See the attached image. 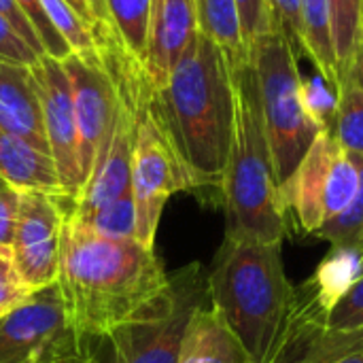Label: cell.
Segmentation results:
<instances>
[{"mask_svg": "<svg viewBox=\"0 0 363 363\" xmlns=\"http://www.w3.org/2000/svg\"><path fill=\"white\" fill-rule=\"evenodd\" d=\"M177 363H253L211 302L191 315Z\"/></svg>", "mask_w": 363, "mask_h": 363, "instance_id": "obj_16", "label": "cell"}, {"mask_svg": "<svg viewBox=\"0 0 363 363\" xmlns=\"http://www.w3.org/2000/svg\"><path fill=\"white\" fill-rule=\"evenodd\" d=\"M272 11L274 30L281 32L287 43L296 49H302V17L300 0H268Z\"/></svg>", "mask_w": 363, "mask_h": 363, "instance_id": "obj_31", "label": "cell"}, {"mask_svg": "<svg viewBox=\"0 0 363 363\" xmlns=\"http://www.w3.org/2000/svg\"><path fill=\"white\" fill-rule=\"evenodd\" d=\"M357 187L359 168L355 160L332 132H319L281 194L291 221L313 236L351 204Z\"/></svg>", "mask_w": 363, "mask_h": 363, "instance_id": "obj_8", "label": "cell"}, {"mask_svg": "<svg viewBox=\"0 0 363 363\" xmlns=\"http://www.w3.org/2000/svg\"><path fill=\"white\" fill-rule=\"evenodd\" d=\"M40 6L55 28V32L66 40L72 53H94L91 26L66 2V0H40Z\"/></svg>", "mask_w": 363, "mask_h": 363, "instance_id": "obj_24", "label": "cell"}, {"mask_svg": "<svg viewBox=\"0 0 363 363\" xmlns=\"http://www.w3.org/2000/svg\"><path fill=\"white\" fill-rule=\"evenodd\" d=\"M336 91L338 108L332 134L349 155L363 157V89L349 77H342Z\"/></svg>", "mask_w": 363, "mask_h": 363, "instance_id": "obj_20", "label": "cell"}, {"mask_svg": "<svg viewBox=\"0 0 363 363\" xmlns=\"http://www.w3.org/2000/svg\"><path fill=\"white\" fill-rule=\"evenodd\" d=\"M328 325L334 330L363 328V272L328 308Z\"/></svg>", "mask_w": 363, "mask_h": 363, "instance_id": "obj_27", "label": "cell"}, {"mask_svg": "<svg viewBox=\"0 0 363 363\" xmlns=\"http://www.w3.org/2000/svg\"><path fill=\"white\" fill-rule=\"evenodd\" d=\"M300 94H302V104L311 119L323 130L332 132L334 119H336V108H338V91L332 83H328L319 72L313 77H302L300 81Z\"/></svg>", "mask_w": 363, "mask_h": 363, "instance_id": "obj_26", "label": "cell"}, {"mask_svg": "<svg viewBox=\"0 0 363 363\" xmlns=\"http://www.w3.org/2000/svg\"><path fill=\"white\" fill-rule=\"evenodd\" d=\"M32 296V289L23 283L11 247L0 245V317L19 306Z\"/></svg>", "mask_w": 363, "mask_h": 363, "instance_id": "obj_29", "label": "cell"}, {"mask_svg": "<svg viewBox=\"0 0 363 363\" xmlns=\"http://www.w3.org/2000/svg\"><path fill=\"white\" fill-rule=\"evenodd\" d=\"M0 179L15 189H34L64 196L49 153L0 128Z\"/></svg>", "mask_w": 363, "mask_h": 363, "instance_id": "obj_17", "label": "cell"}, {"mask_svg": "<svg viewBox=\"0 0 363 363\" xmlns=\"http://www.w3.org/2000/svg\"><path fill=\"white\" fill-rule=\"evenodd\" d=\"M0 57L17 64L32 66L40 55L13 30V26L0 15Z\"/></svg>", "mask_w": 363, "mask_h": 363, "instance_id": "obj_32", "label": "cell"}, {"mask_svg": "<svg viewBox=\"0 0 363 363\" xmlns=\"http://www.w3.org/2000/svg\"><path fill=\"white\" fill-rule=\"evenodd\" d=\"M89 26H94L96 23V19H94V15H91V9H89V4H87V0H66Z\"/></svg>", "mask_w": 363, "mask_h": 363, "instance_id": "obj_37", "label": "cell"}, {"mask_svg": "<svg viewBox=\"0 0 363 363\" xmlns=\"http://www.w3.org/2000/svg\"><path fill=\"white\" fill-rule=\"evenodd\" d=\"M362 272H363V257H362Z\"/></svg>", "mask_w": 363, "mask_h": 363, "instance_id": "obj_40", "label": "cell"}, {"mask_svg": "<svg viewBox=\"0 0 363 363\" xmlns=\"http://www.w3.org/2000/svg\"><path fill=\"white\" fill-rule=\"evenodd\" d=\"M328 308L313 281L296 287L285 334L270 363H363V328H330Z\"/></svg>", "mask_w": 363, "mask_h": 363, "instance_id": "obj_10", "label": "cell"}, {"mask_svg": "<svg viewBox=\"0 0 363 363\" xmlns=\"http://www.w3.org/2000/svg\"><path fill=\"white\" fill-rule=\"evenodd\" d=\"M89 9H91V15L96 21H108V15H106V6H104V0H87Z\"/></svg>", "mask_w": 363, "mask_h": 363, "instance_id": "obj_38", "label": "cell"}, {"mask_svg": "<svg viewBox=\"0 0 363 363\" xmlns=\"http://www.w3.org/2000/svg\"><path fill=\"white\" fill-rule=\"evenodd\" d=\"M30 68L43 106L49 155L53 160L62 191L72 202L83 189V179L79 166V138L70 81L62 60L51 55H40Z\"/></svg>", "mask_w": 363, "mask_h": 363, "instance_id": "obj_12", "label": "cell"}, {"mask_svg": "<svg viewBox=\"0 0 363 363\" xmlns=\"http://www.w3.org/2000/svg\"><path fill=\"white\" fill-rule=\"evenodd\" d=\"M68 330L83 342L108 336L140 315L168 285L155 249L98 236L64 211L55 279Z\"/></svg>", "mask_w": 363, "mask_h": 363, "instance_id": "obj_1", "label": "cell"}, {"mask_svg": "<svg viewBox=\"0 0 363 363\" xmlns=\"http://www.w3.org/2000/svg\"><path fill=\"white\" fill-rule=\"evenodd\" d=\"M72 89V106L79 138V166L83 185L87 183L98 149L108 132L115 87L98 53H70L62 60Z\"/></svg>", "mask_w": 363, "mask_h": 363, "instance_id": "obj_13", "label": "cell"}, {"mask_svg": "<svg viewBox=\"0 0 363 363\" xmlns=\"http://www.w3.org/2000/svg\"><path fill=\"white\" fill-rule=\"evenodd\" d=\"M238 9V19H240V30H242V40L247 51L264 36H268L274 30L272 21V11L268 0H234Z\"/></svg>", "mask_w": 363, "mask_h": 363, "instance_id": "obj_28", "label": "cell"}, {"mask_svg": "<svg viewBox=\"0 0 363 363\" xmlns=\"http://www.w3.org/2000/svg\"><path fill=\"white\" fill-rule=\"evenodd\" d=\"M196 34L198 15L194 0H151L143 66L155 94L166 87L177 62Z\"/></svg>", "mask_w": 363, "mask_h": 363, "instance_id": "obj_14", "label": "cell"}, {"mask_svg": "<svg viewBox=\"0 0 363 363\" xmlns=\"http://www.w3.org/2000/svg\"><path fill=\"white\" fill-rule=\"evenodd\" d=\"M200 189L179 155L153 98L143 108L130 164V194L136 215V240L155 249V236L166 202L181 191Z\"/></svg>", "mask_w": 363, "mask_h": 363, "instance_id": "obj_7", "label": "cell"}, {"mask_svg": "<svg viewBox=\"0 0 363 363\" xmlns=\"http://www.w3.org/2000/svg\"><path fill=\"white\" fill-rule=\"evenodd\" d=\"M104 6H106L108 21L117 30L121 43L128 47V51L134 57L143 62L151 0H104Z\"/></svg>", "mask_w": 363, "mask_h": 363, "instance_id": "obj_22", "label": "cell"}, {"mask_svg": "<svg viewBox=\"0 0 363 363\" xmlns=\"http://www.w3.org/2000/svg\"><path fill=\"white\" fill-rule=\"evenodd\" d=\"M0 185H4V181H2V179H0Z\"/></svg>", "mask_w": 363, "mask_h": 363, "instance_id": "obj_39", "label": "cell"}, {"mask_svg": "<svg viewBox=\"0 0 363 363\" xmlns=\"http://www.w3.org/2000/svg\"><path fill=\"white\" fill-rule=\"evenodd\" d=\"M0 128L49 153L32 68L0 57Z\"/></svg>", "mask_w": 363, "mask_h": 363, "instance_id": "obj_15", "label": "cell"}, {"mask_svg": "<svg viewBox=\"0 0 363 363\" xmlns=\"http://www.w3.org/2000/svg\"><path fill=\"white\" fill-rule=\"evenodd\" d=\"M259 94L264 132L279 185L283 187L323 132L306 113L296 49L281 32H270L249 49Z\"/></svg>", "mask_w": 363, "mask_h": 363, "instance_id": "obj_5", "label": "cell"}, {"mask_svg": "<svg viewBox=\"0 0 363 363\" xmlns=\"http://www.w3.org/2000/svg\"><path fill=\"white\" fill-rule=\"evenodd\" d=\"M353 160L359 168V187L355 198L338 217L330 219L313 236L332 242L334 249L353 251L363 257V157H353Z\"/></svg>", "mask_w": 363, "mask_h": 363, "instance_id": "obj_23", "label": "cell"}, {"mask_svg": "<svg viewBox=\"0 0 363 363\" xmlns=\"http://www.w3.org/2000/svg\"><path fill=\"white\" fill-rule=\"evenodd\" d=\"M15 2L23 11V15L28 17V21L32 23V28H34V32L43 45L45 55H51L55 60H66L72 51L66 45V40L55 32L51 21L47 19L45 11L40 6V0H15Z\"/></svg>", "mask_w": 363, "mask_h": 363, "instance_id": "obj_30", "label": "cell"}, {"mask_svg": "<svg viewBox=\"0 0 363 363\" xmlns=\"http://www.w3.org/2000/svg\"><path fill=\"white\" fill-rule=\"evenodd\" d=\"M332 38L340 79L351 66L363 36V0H330Z\"/></svg>", "mask_w": 363, "mask_h": 363, "instance_id": "obj_21", "label": "cell"}, {"mask_svg": "<svg viewBox=\"0 0 363 363\" xmlns=\"http://www.w3.org/2000/svg\"><path fill=\"white\" fill-rule=\"evenodd\" d=\"M198 15V30L208 36L228 55L232 70L249 62V51L242 40L238 9L234 0H194Z\"/></svg>", "mask_w": 363, "mask_h": 363, "instance_id": "obj_19", "label": "cell"}, {"mask_svg": "<svg viewBox=\"0 0 363 363\" xmlns=\"http://www.w3.org/2000/svg\"><path fill=\"white\" fill-rule=\"evenodd\" d=\"M40 363H96V362H94V357H91V351H89L87 342H83V345H79V347H74V349H70V351H64V353H60V355H53V357H49V359H45V362H40Z\"/></svg>", "mask_w": 363, "mask_h": 363, "instance_id": "obj_35", "label": "cell"}, {"mask_svg": "<svg viewBox=\"0 0 363 363\" xmlns=\"http://www.w3.org/2000/svg\"><path fill=\"white\" fill-rule=\"evenodd\" d=\"M342 77H349L351 81H355V83L363 89V36L359 47H357V53H355V57H353V62H351V66L347 68V72H345Z\"/></svg>", "mask_w": 363, "mask_h": 363, "instance_id": "obj_36", "label": "cell"}, {"mask_svg": "<svg viewBox=\"0 0 363 363\" xmlns=\"http://www.w3.org/2000/svg\"><path fill=\"white\" fill-rule=\"evenodd\" d=\"M179 155L198 187H219L234 136V70L200 30L153 96Z\"/></svg>", "mask_w": 363, "mask_h": 363, "instance_id": "obj_2", "label": "cell"}, {"mask_svg": "<svg viewBox=\"0 0 363 363\" xmlns=\"http://www.w3.org/2000/svg\"><path fill=\"white\" fill-rule=\"evenodd\" d=\"M64 228V198L21 189L13 257L23 283L36 291L57 279Z\"/></svg>", "mask_w": 363, "mask_h": 363, "instance_id": "obj_11", "label": "cell"}, {"mask_svg": "<svg viewBox=\"0 0 363 363\" xmlns=\"http://www.w3.org/2000/svg\"><path fill=\"white\" fill-rule=\"evenodd\" d=\"M66 211V208H64ZM72 217V215H70ZM91 232L113 240H136V215H134V200L132 194H123L119 200L102 208L100 213L91 215L89 219L81 221Z\"/></svg>", "mask_w": 363, "mask_h": 363, "instance_id": "obj_25", "label": "cell"}, {"mask_svg": "<svg viewBox=\"0 0 363 363\" xmlns=\"http://www.w3.org/2000/svg\"><path fill=\"white\" fill-rule=\"evenodd\" d=\"M281 245L223 238L206 274L211 306L223 317L253 363L274 359L296 300Z\"/></svg>", "mask_w": 363, "mask_h": 363, "instance_id": "obj_3", "label": "cell"}, {"mask_svg": "<svg viewBox=\"0 0 363 363\" xmlns=\"http://www.w3.org/2000/svg\"><path fill=\"white\" fill-rule=\"evenodd\" d=\"M234 136L221 177L225 238L272 245L289 234V215L274 174L253 64L234 70Z\"/></svg>", "mask_w": 363, "mask_h": 363, "instance_id": "obj_4", "label": "cell"}, {"mask_svg": "<svg viewBox=\"0 0 363 363\" xmlns=\"http://www.w3.org/2000/svg\"><path fill=\"white\" fill-rule=\"evenodd\" d=\"M0 15L13 26V30L38 53V55H45V51H43V45H40V40H38V36H36V32H34V28H32V23L28 21V17L23 15V11L17 6V2L15 0H0Z\"/></svg>", "mask_w": 363, "mask_h": 363, "instance_id": "obj_34", "label": "cell"}, {"mask_svg": "<svg viewBox=\"0 0 363 363\" xmlns=\"http://www.w3.org/2000/svg\"><path fill=\"white\" fill-rule=\"evenodd\" d=\"M300 17H302V51L311 57L317 72L338 87L340 70L334 51L332 38V17H330V0H300Z\"/></svg>", "mask_w": 363, "mask_h": 363, "instance_id": "obj_18", "label": "cell"}, {"mask_svg": "<svg viewBox=\"0 0 363 363\" xmlns=\"http://www.w3.org/2000/svg\"><path fill=\"white\" fill-rule=\"evenodd\" d=\"M208 300L206 272L194 262L170 274L168 289L108 336L87 340L96 363H177L187 323Z\"/></svg>", "mask_w": 363, "mask_h": 363, "instance_id": "obj_6", "label": "cell"}, {"mask_svg": "<svg viewBox=\"0 0 363 363\" xmlns=\"http://www.w3.org/2000/svg\"><path fill=\"white\" fill-rule=\"evenodd\" d=\"M19 200L21 189H15L11 185H0V245L11 247L19 215Z\"/></svg>", "mask_w": 363, "mask_h": 363, "instance_id": "obj_33", "label": "cell"}, {"mask_svg": "<svg viewBox=\"0 0 363 363\" xmlns=\"http://www.w3.org/2000/svg\"><path fill=\"white\" fill-rule=\"evenodd\" d=\"M83 345L66 325L57 283L0 317V363H40Z\"/></svg>", "mask_w": 363, "mask_h": 363, "instance_id": "obj_9", "label": "cell"}]
</instances>
